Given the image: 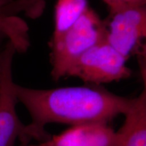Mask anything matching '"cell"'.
Masks as SVG:
<instances>
[{"label": "cell", "mask_w": 146, "mask_h": 146, "mask_svg": "<svg viewBox=\"0 0 146 146\" xmlns=\"http://www.w3.org/2000/svg\"><path fill=\"white\" fill-rule=\"evenodd\" d=\"M14 90L18 102L25 106L31 117V123L25 127V136L42 142L52 137L45 130L47 124L108 123L125 114L131 102L96 85L37 89L14 83Z\"/></svg>", "instance_id": "6da1fadb"}, {"label": "cell", "mask_w": 146, "mask_h": 146, "mask_svg": "<svg viewBox=\"0 0 146 146\" xmlns=\"http://www.w3.org/2000/svg\"><path fill=\"white\" fill-rule=\"evenodd\" d=\"M104 20L90 7L62 34L51 39V75L58 81L65 77L70 66L89 49L106 40Z\"/></svg>", "instance_id": "7a4b0ae2"}, {"label": "cell", "mask_w": 146, "mask_h": 146, "mask_svg": "<svg viewBox=\"0 0 146 146\" xmlns=\"http://www.w3.org/2000/svg\"><path fill=\"white\" fill-rule=\"evenodd\" d=\"M127 60L105 40L82 54L70 66L66 76H74L96 85L118 81L132 75Z\"/></svg>", "instance_id": "3957f363"}, {"label": "cell", "mask_w": 146, "mask_h": 146, "mask_svg": "<svg viewBox=\"0 0 146 146\" xmlns=\"http://www.w3.org/2000/svg\"><path fill=\"white\" fill-rule=\"evenodd\" d=\"M104 21L106 41L127 59L145 50V4L109 10Z\"/></svg>", "instance_id": "277c9868"}, {"label": "cell", "mask_w": 146, "mask_h": 146, "mask_svg": "<svg viewBox=\"0 0 146 146\" xmlns=\"http://www.w3.org/2000/svg\"><path fill=\"white\" fill-rule=\"evenodd\" d=\"M16 52L10 41L0 50V146H14L17 139L25 137L26 125L22 123L16 110L18 100L12 78Z\"/></svg>", "instance_id": "5b68a950"}, {"label": "cell", "mask_w": 146, "mask_h": 146, "mask_svg": "<svg viewBox=\"0 0 146 146\" xmlns=\"http://www.w3.org/2000/svg\"><path fill=\"white\" fill-rule=\"evenodd\" d=\"M116 132L106 123L72 126L39 145L29 146H113Z\"/></svg>", "instance_id": "8992f818"}, {"label": "cell", "mask_w": 146, "mask_h": 146, "mask_svg": "<svg viewBox=\"0 0 146 146\" xmlns=\"http://www.w3.org/2000/svg\"><path fill=\"white\" fill-rule=\"evenodd\" d=\"M113 146H146V89L131 99Z\"/></svg>", "instance_id": "52a82bcc"}, {"label": "cell", "mask_w": 146, "mask_h": 146, "mask_svg": "<svg viewBox=\"0 0 146 146\" xmlns=\"http://www.w3.org/2000/svg\"><path fill=\"white\" fill-rule=\"evenodd\" d=\"M23 11L21 0H0V31L18 53H25L30 47L29 28L18 16Z\"/></svg>", "instance_id": "ba28073f"}, {"label": "cell", "mask_w": 146, "mask_h": 146, "mask_svg": "<svg viewBox=\"0 0 146 146\" xmlns=\"http://www.w3.org/2000/svg\"><path fill=\"white\" fill-rule=\"evenodd\" d=\"M88 7L87 0H58L55 8L54 31L52 39L62 34Z\"/></svg>", "instance_id": "9c48e42d"}, {"label": "cell", "mask_w": 146, "mask_h": 146, "mask_svg": "<svg viewBox=\"0 0 146 146\" xmlns=\"http://www.w3.org/2000/svg\"><path fill=\"white\" fill-rule=\"evenodd\" d=\"M108 6L109 10H113L129 5H144L146 0H103Z\"/></svg>", "instance_id": "30bf717a"}, {"label": "cell", "mask_w": 146, "mask_h": 146, "mask_svg": "<svg viewBox=\"0 0 146 146\" xmlns=\"http://www.w3.org/2000/svg\"><path fill=\"white\" fill-rule=\"evenodd\" d=\"M20 145L19 146H29L30 145L31 139L27 137H24L20 139Z\"/></svg>", "instance_id": "8fae6325"}, {"label": "cell", "mask_w": 146, "mask_h": 146, "mask_svg": "<svg viewBox=\"0 0 146 146\" xmlns=\"http://www.w3.org/2000/svg\"><path fill=\"white\" fill-rule=\"evenodd\" d=\"M5 39L8 40V39H7V37L5 36V35L3 34V33L1 31H0V50L3 48V43Z\"/></svg>", "instance_id": "7c38bea8"}]
</instances>
